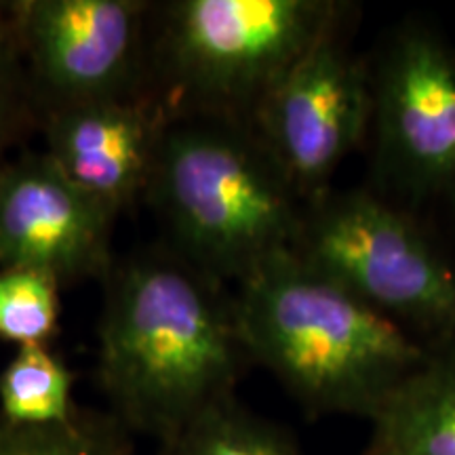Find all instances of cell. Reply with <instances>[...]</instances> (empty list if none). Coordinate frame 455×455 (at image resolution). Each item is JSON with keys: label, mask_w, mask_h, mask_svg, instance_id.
I'll use <instances>...</instances> for the list:
<instances>
[{"label": "cell", "mask_w": 455, "mask_h": 455, "mask_svg": "<svg viewBox=\"0 0 455 455\" xmlns=\"http://www.w3.org/2000/svg\"><path fill=\"white\" fill-rule=\"evenodd\" d=\"M100 382L118 424L173 441L249 361L235 291L167 244L114 261L104 278Z\"/></svg>", "instance_id": "cell-1"}, {"label": "cell", "mask_w": 455, "mask_h": 455, "mask_svg": "<svg viewBox=\"0 0 455 455\" xmlns=\"http://www.w3.org/2000/svg\"><path fill=\"white\" fill-rule=\"evenodd\" d=\"M235 304L249 361L316 413L378 419L432 352L295 253L236 284Z\"/></svg>", "instance_id": "cell-2"}, {"label": "cell", "mask_w": 455, "mask_h": 455, "mask_svg": "<svg viewBox=\"0 0 455 455\" xmlns=\"http://www.w3.org/2000/svg\"><path fill=\"white\" fill-rule=\"evenodd\" d=\"M146 203L164 244L224 284L293 253L308 212L251 124L213 118L167 123Z\"/></svg>", "instance_id": "cell-3"}, {"label": "cell", "mask_w": 455, "mask_h": 455, "mask_svg": "<svg viewBox=\"0 0 455 455\" xmlns=\"http://www.w3.org/2000/svg\"><path fill=\"white\" fill-rule=\"evenodd\" d=\"M352 13L341 0L152 3L144 95L169 123L251 124L295 61Z\"/></svg>", "instance_id": "cell-4"}, {"label": "cell", "mask_w": 455, "mask_h": 455, "mask_svg": "<svg viewBox=\"0 0 455 455\" xmlns=\"http://www.w3.org/2000/svg\"><path fill=\"white\" fill-rule=\"evenodd\" d=\"M293 253L428 348L455 344V258L418 215L365 186L333 188L308 207Z\"/></svg>", "instance_id": "cell-5"}, {"label": "cell", "mask_w": 455, "mask_h": 455, "mask_svg": "<svg viewBox=\"0 0 455 455\" xmlns=\"http://www.w3.org/2000/svg\"><path fill=\"white\" fill-rule=\"evenodd\" d=\"M371 118L365 188L432 226L455 218V43L403 20L367 57Z\"/></svg>", "instance_id": "cell-6"}, {"label": "cell", "mask_w": 455, "mask_h": 455, "mask_svg": "<svg viewBox=\"0 0 455 455\" xmlns=\"http://www.w3.org/2000/svg\"><path fill=\"white\" fill-rule=\"evenodd\" d=\"M348 20L295 61L251 118L255 135L306 207L333 190L335 171L367 144L369 68L346 38Z\"/></svg>", "instance_id": "cell-7"}, {"label": "cell", "mask_w": 455, "mask_h": 455, "mask_svg": "<svg viewBox=\"0 0 455 455\" xmlns=\"http://www.w3.org/2000/svg\"><path fill=\"white\" fill-rule=\"evenodd\" d=\"M150 4L144 0H17L11 17L41 116L144 95Z\"/></svg>", "instance_id": "cell-8"}, {"label": "cell", "mask_w": 455, "mask_h": 455, "mask_svg": "<svg viewBox=\"0 0 455 455\" xmlns=\"http://www.w3.org/2000/svg\"><path fill=\"white\" fill-rule=\"evenodd\" d=\"M114 221L47 152L24 150L0 164V268L41 272L60 287L104 281L114 266Z\"/></svg>", "instance_id": "cell-9"}, {"label": "cell", "mask_w": 455, "mask_h": 455, "mask_svg": "<svg viewBox=\"0 0 455 455\" xmlns=\"http://www.w3.org/2000/svg\"><path fill=\"white\" fill-rule=\"evenodd\" d=\"M167 118L146 95L44 114L47 155L68 180L121 215L146 201Z\"/></svg>", "instance_id": "cell-10"}, {"label": "cell", "mask_w": 455, "mask_h": 455, "mask_svg": "<svg viewBox=\"0 0 455 455\" xmlns=\"http://www.w3.org/2000/svg\"><path fill=\"white\" fill-rule=\"evenodd\" d=\"M375 426V441L407 455H455V344L432 348Z\"/></svg>", "instance_id": "cell-11"}, {"label": "cell", "mask_w": 455, "mask_h": 455, "mask_svg": "<svg viewBox=\"0 0 455 455\" xmlns=\"http://www.w3.org/2000/svg\"><path fill=\"white\" fill-rule=\"evenodd\" d=\"M72 373L49 344L21 346L0 373V418L24 428L70 424Z\"/></svg>", "instance_id": "cell-12"}, {"label": "cell", "mask_w": 455, "mask_h": 455, "mask_svg": "<svg viewBox=\"0 0 455 455\" xmlns=\"http://www.w3.org/2000/svg\"><path fill=\"white\" fill-rule=\"evenodd\" d=\"M167 447L169 455H301L287 432L244 411L235 396L203 411Z\"/></svg>", "instance_id": "cell-13"}, {"label": "cell", "mask_w": 455, "mask_h": 455, "mask_svg": "<svg viewBox=\"0 0 455 455\" xmlns=\"http://www.w3.org/2000/svg\"><path fill=\"white\" fill-rule=\"evenodd\" d=\"M60 316V283L21 268H0V339L21 346L49 344Z\"/></svg>", "instance_id": "cell-14"}, {"label": "cell", "mask_w": 455, "mask_h": 455, "mask_svg": "<svg viewBox=\"0 0 455 455\" xmlns=\"http://www.w3.org/2000/svg\"><path fill=\"white\" fill-rule=\"evenodd\" d=\"M0 455H129L121 424L78 413L70 424L24 428L0 418Z\"/></svg>", "instance_id": "cell-15"}, {"label": "cell", "mask_w": 455, "mask_h": 455, "mask_svg": "<svg viewBox=\"0 0 455 455\" xmlns=\"http://www.w3.org/2000/svg\"><path fill=\"white\" fill-rule=\"evenodd\" d=\"M43 116L34 100L9 3H0V164L24 144Z\"/></svg>", "instance_id": "cell-16"}, {"label": "cell", "mask_w": 455, "mask_h": 455, "mask_svg": "<svg viewBox=\"0 0 455 455\" xmlns=\"http://www.w3.org/2000/svg\"><path fill=\"white\" fill-rule=\"evenodd\" d=\"M369 455H407L403 451H398V449L386 445L382 441H373V447H371V453Z\"/></svg>", "instance_id": "cell-17"}]
</instances>
